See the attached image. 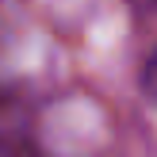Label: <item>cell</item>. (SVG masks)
<instances>
[{"mask_svg": "<svg viewBox=\"0 0 157 157\" xmlns=\"http://www.w3.org/2000/svg\"><path fill=\"white\" fill-rule=\"evenodd\" d=\"M0 157H12V153H0Z\"/></svg>", "mask_w": 157, "mask_h": 157, "instance_id": "cell-2", "label": "cell"}, {"mask_svg": "<svg viewBox=\"0 0 157 157\" xmlns=\"http://www.w3.org/2000/svg\"><path fill=\"white\" fill-rule=\"evenodd\" d=\"M142 88L150 92V100L157 104V50H153V58L146 61V77H142Z\"/></svg>", "mask_w": 157, "mask_h": 157, "instance_id": "cell-1", "label": "cell"}]
</instances>
